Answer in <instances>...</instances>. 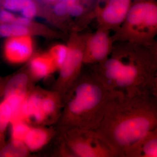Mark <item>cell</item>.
<instances>
[{"instance_id":"obj_1","label":"cell","mask_w":157,"mask_h":157,"mask_svg":"<svg viewBox=\"0 0 157 157\" xmlns=\"http://www.w3.org/2000/svg\"><path fill=\"white\" fill-rule=\"evenodd\" d=\"M157 128V96L119 92L95 131L116 157H129L135 144Z\"/></svg>"},{"instance_id":"obj_2","label":"cell","mask_w":157,"mask_h":157,"mask_svg":"<svg viewBox=\"0 0 157 157\" xmlns=\"http://www.w3.org/2000/svg\"><path fill=\"white\" fill-rule=\"evenodd\" d=\"M113 47L104 61L93 65L92 74L110 90L128 96H157V58L150 44L128 42Z\"/></svg>"},{"instance_id":"obj_3","label":"cell","mask_w":157,"mask_h":157,"mask_svg":"<svg viewBox=\"0 0 157 157\" xmlns=\"http://www.w3.org/2000/svg\"><path fill=\"white\" fill-rule=\"evenodd\" d=\"M119 92L107 89L92 74L80 76L64 100L57 134L74 128L96 130Z\"/></svg>"},{"instance_id":"obj_4","label":"cell","mask_w":157,"mask_h":157,"mask_svg":"<svg viewBox=\"0 0 157 157\" xmlns=\"http://www.w3.org/2000/svg\"><path fill=\"white\" fill-rule=\"evenodd\" d=\"M116 37L123 42L150 44L157 33V6L151 0L132 4Z\"/></svg>"},{"instance_id":"obj_5","label":"cell","mask_w":157,"mask_h":157,"mask_svg":"<svg viewBox=\"0 0 157 157\" xmlns=\"http://www.w3.org/2000/svg\"><path fill=\"white\" fill-rule=\"evenodd\" d=\"M63 107L58 93L35 86L23 102L21 112L24 119L31 125L48 126L57 123Z\"/></svg>"},{"instance_id":"obj_6","label":"cell","mask_w":157,"mask_h":157,"mask_svg":"<svg viewBox=\"0 0 157 157\" xmlns=\"http://www.w3.org/2000/svg\"><path fill=\"white\" fill-rule=\"evenodd\" d=\"M73 157H116L95 130L70 129L57 134Z\"/></svg>"},{"instance_id":"obj_7","label":"cell","mask_w":157,"mask_h":157,"mask_svg":"<svg viewBox=\"0 0 157 157\" xmlns=\"http://www.w3.org/2000/svg\"><path fill=\"white\" fill-rule=\"evenodd\" d=\"M85 36H75L71 39L67 58L59 70V76L54 85L53 90L58 93L63 103L78 78L83 63Z\"/></svg>"},{"instance_id":"obj_8","label":"cell","mask_w":157,"mask_h":157,"mask_svg":"<svg viewBox=\"0 0 157 157\" xmlns=\"http://www.w3.org/2000/svg\"><path fill=\"white\" fill-rule=\"evenodd\" d=\"M114 40L110 36L109 30L101 27L85 36L84 64L93 66L105 60L112 52Z\"/></svg>"},{"instance_id":"obj_9","label":"cell","mask_w":157,"mask_h":157,"mask_svg":"<svg viewBox=\"0 0 157 157\" xmlns=\"http://www.w3.org/2000/svg\"><path fill=\"white\" fill-rule=\"evenodd\" d=\"M2 56L9 64L18 65L28 63L35 55V42L30 34L5 39Z\"/></svg>"},{"instance_id":"obj_10","label":"cell","mask_w":157,"mask_h":157,"mask_svg":"<svg viewBox=\"0 0 157 157\" xmlns=\"http://www.w3.org/2000/svg\"><path fill=\"white\" fill-rule=\"evenodd\" d=\"M132 5V0H106L94 14L99 27L117 30L123 23Z\"/></svg>"},{"instance_id":"obj_11","label":"cell","mask_w":157,"mask_h":157,"mask_svg":"<svg viewBox=\"0 0 157 157\" xmlns=\"http://www.w3.org/2000/svg\"><path fill=\"white\" fill-rule=\"evenodd\" d=\"M35 82L27 70L9 76L3 98H10L22 103L35 87Z\"/></svg>"},{"instance_id":"obj_12","label":"cell","mask_w":157,"mask_h":157,"mask_svg":"<svg viewBox=\"0 0 157 157\" xmlns=\"http://www.w3.org/2000/svg\"><path fill=\"white\" fill-rule=\"evenodd\" d=\"M56 129L53 126L31 125L24 143L31 153L41 150L56 137Z\"/></svg>"},{"instance_id":"obj_13","label":"cell","mask_w":157,"mask_h":157,"mask_svg":"<svg viewBox=\"0 0 157 157\" xmlns=\"http://www.w3.org/2000/svg\"><path fill=\"white\" fill-rule=\"evenodd\" d=\"M27 63V71L35 82L58 71L48 52L34 55Z\"/></svg>"},{"instance_id":"obj_14","label":"cell","mask_w":157,"mask_h":157,"mask_svg":"<svg viewBox=\"0 0 157 157\" xmlns=\"http://www.w3.org/2000/svg\"><path fill=\"white\" fill-rule=\"evenodd\" d=\"M21 105L18 102L8 98H3L0 101V150L7 143V130Z\"/></svg>"},{"instance_id":"obj_15","label":"cell","mask_w":157,"mask_h":157,"mask_svg":"<svg viewBox=\"0 0 157 157\" xmlns=\"http://www.w3.org/2000/svg\"><path fill=\"white\" fill-rule=\"evenodd\" d=\"M157 157V128L143 136L136 144L129 157Z\"/></svg>"},{"instance_id":"obj_16","label":"cell","mask_w":157,"mask_h":157,"mask_svg":"<svg viewBox=\"0 0 157 157\" xmlns=\"http://www.w3.org/2000/svg\"><path fill=\"white\" fill-rule=\"evenodd\" d=\"M4 9L19 12L21 16L32 20L37 14L36 6L33 0H4Z\"/></svg>"},{"instance_id":"obj_17","label":"cell","mask_w":157,"mask_h":157,"mask_svg":"<svg viewBox=\"0 0 157 157\" xmlns=\"http://www.w3.org/2000/svg\"><path fill=\"white\" fill-rule=\"evenodd\" d=\"M31 152L24 143L10 140L0 150V157H26Z\"/></svg>"},{"instance_id":"obj_18","label":"cell","mask_w":157,"mask_h":157,"mask_svg":"<svg viewBox=\"0 0 157 157\" xmlns=\"http://www.w3.org/2000/svg\"><path fill=\"white\" fill-rule=\"evenodd\" d=\"M29 26L18 23L0 24V38H10L30 33Z\"/></svg>"},{"instance_id":"obj_19","label":"cell","mask_w":157,"mask_h":157,"mask_svg":"<svg viewBox=\"0 0 157 157\" xmlns=\"http://www.w3.org/2000/svg\"><path fill=\"white\" fill-rule=\"evenodd\" d=\"M25 121L17 120L12 121L10 124V140L24 142L26 135L31 126Z\"/></svg>"},{"instance_id":"obj_20","label":"cell","mask_w":157,"mask_h":157,"mask_svg":"<svg viewBox=\"0 0 157 157\" xmlns=\"http://www.w3.org/2000/svg\"><path fill=\"white\" fill-rule=\"evenodd\" d=\"M69 50L68 45L58 43L52 46L47 52L56 66L58 71L67 58Z\"/></svg>"},{"instance_id":"obj_21","label":"cell","mask_w":157,"mask_h":157,"mask_svg":"<svg viewBox=\"0 0 157 157\" xmlns=\"http://www.w3.org/2000/svg\"><path fill=\"white\" fill-rule=\"evenodd\" d=\"M21 15L5 9H0V24L18 23L20 24Z\"/></svg>"},{"instance_id":"obj_22","label":"cell","mask_w":157,"mask_h":157,"mask_svg":"<svg viewBox=\"0 0 157 157\" xmlns=\"http://www.w3.org/2000/svg\"><path fill=\"white\" fill-rule=\"evenodd\" d=\"M9 78V76L6 77H2L0 76V101L3 98L5 87Z\"/></svg>"},{"instance_id":"obj_23","label":"cell","mask_w":157,"mask_h":157,"mask_svg":"<svg viewBox=\"0 0 157 157\" xmlns=\"http://www.w3.org/2000/svg\"><path fill=\"white\" fill-rule=\"evenodd\" d=\"M49 1H51V2H54V1H57V0H49Z\"/></svg>"}]
</instances>
